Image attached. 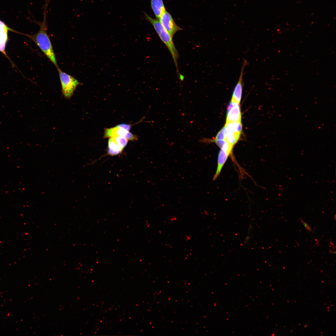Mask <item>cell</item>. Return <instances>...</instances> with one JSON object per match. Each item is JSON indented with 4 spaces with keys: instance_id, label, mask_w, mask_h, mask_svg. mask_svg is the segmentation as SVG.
Returning a JSON list of instances; mask_svg holds the SVG:
<instances>
[{
    "instance_id": "cell-1",
    "label": "cell",
    "mask_w": 336,
    "mask_h": 336,
    "mask_svg": "<svg viewBox=\"0 0 336 336\" xmlns=\"http://www.w3.org/2000/svg\"><path fill=\"white\" fill-rule=\"evenodd\" d=\"M50 0H45L43 5V18L42 21L36 22L40 26L39 30L33 35L24 34L32 40L53 63L57 68H59L50 40L47 32V9Z\"/></svg>"
},
{
    "instance_id": "cell-2",
    "label": "cell",
    "mask_w": 336,
    "mask_h": 336,
    "mask_svg": "<svg viewBox=\"0 0 336 336\" xmlns=\"http://www.w3.org/2000/svg\"><path fill=\"white\" fill-rule=\"evenodd\" d=\"M144 14L146 19L152 24L160 39L169 50L174 62L178 72L177 61L179 57V54L174 43L173 37L165 30L158 20L152 18L145 12H144Z\"/></svg>"
},
{
    "instance_id": "cell-3",
    "label": "cell",
    "mask_w": 336,
    "mask_h": 336,
    "mask_svg": "<svg viewBox=\"0 0 336 336\" xmlns=\"http://www.w3.org/2000/svg\"><path fill=\"white\" fill-rule=\"evenodd\" d=\"M57 69L59 74L62 94L65 98L69 99L73 94L80 82L72 76L63 71L59 68Z\"/></svg>"
},
{
    "instance_id": "cell-4",
    "label": "cell",
    "mask_w": 336,
    "mask_h": 336,
    "mask_svg": "<svg viewBox=\"0 0 336 336\" xmlns=\"http://www.w3.org/2000/svg\"><path fill=\"white\" fill-rule=\"evenodd\" d=\"M158 20L172 37L177 32L182 30L176 24L170 13L166 10L161 14Z\"/></svg>"
},
{
    "instance_id": "cell-5",
    "label": "cell",
    "mask_w": 336,
    "mask_h": 336,
    "mask_svg": "<svg viewBox=\"0 0 336 336\" xmlns=\"http://www.w3.org/2000/svg\"><path fill=\"white\" fill-rule=\"evenodd\" d=\"M237 122H241L239 104L231 101L227 108L226 123Z\"/></svg>"
},
{
    "instance_id": "cell-6",
    "label": "cell",
    "mask_w": 336,
    "mask_h": 336,
    "mask_svg": "<svg viewBox=\"0 0 336 336\" xmlns=\"http://www.w3.org/2000/svg\"><path fill=\"white\" fill-rule=\"evenodd\" d=\"M231 154L222 149H221L218 156L217 168L213 180H215L219 175L222 168ZM232 158V157H231Z\"/></svg>"
},
{
    "instance_id": "cell-7",
    "label": "cell",
    "mask_w": 336,
    "mask_h": 336,
    "mask_svg": "<svg viewBox=\"0 0 336 336\" xmlns=\"http://www.w3.org/2000/svg\"><path fill=\"white\" fill-rule=\"evenodd\" d=\"M151 5L156 18L159 20L160 17L166 10L162 0H151Z\"/></svg>"
},
{
    "instance_id": "cell-8",
    "label": "cell",
    "mask_w": 336,
    "mask_h": 336,
    "mask_svg": "<svg viewBox=\"0 0 336 336\" xmlns=\"http://www.w3.org/2000/svg\"><path fill=\"white\" fill-rule=\"evenodd\" d=\"M124 129L118 128L116 126L105 129V138H111L116 136H123L126 138L128 132Z\"/></svg>"
},
{
    "instance_id": "cell-9",
    "label": "cell",
    "mask_w": 336,
    "mask_h": 336,
    "mask_svg": "<svg viewBox=\"0 0 336 336\" xmlns=\"http://www.w3.org/2000/svg\"><path fill=\"white\" fill-rule=\"evenodd\" d=\"M13 31L10 28L0 27V52L7 57L5 52V48L8 40V31Z\"/></svg>"
},
{
    "instance_id": "cell-10",
    "label": "cell",
    "mask_w": 336,
    "mask_h": 336,
    "mask_svg": "<svg viewBox=\"0 0 336 336\" xmlns=\"http://www.w3.org/2000/svg\"><path fill=\"white\" fill-rule=\"evenodd\" d=\"M123 150L112 138H110L107 150L108 154L112 156L117 155L120 153Z\"/></svg>"
},
{
    "instance_id": "cell-11",
    "label": "cell",
    "mask_w": 336,
    "mask_h": 336,
    "mask_svg": "<svg viewBox=\"0 0 336 336\" xmlns=\"http://www.w3.org/2000/svg\"><path fill=\"white\" fill-rule=\"evenodd\" d=\"M225 126L227 131L240 133H241L242 126L241 122L226 123Z\"/></svg>"
},
{
    "instance_id": "cell-12",
    "label": "cell",
    "mask_w": 336,
    "mask_h": 336,
    "mask_svg": "<svg viewBox=\"0 0 336 336\" xmlns=\"http://www.w3.org/2000/svg\"><path fill=\"white\" fill-rule=\"evenodd\" d=\"M240 134L227 130L226 140L233 147L239 140Z\"/></svg>"
},
{
    "instance_id": "cell-13",
    "label": "cell",
    "mask_w": 336,
    "mask_h": 336,
    "mask_svg": "<svg viewBox=\"0 0 336 336\" xmlns=\"http://www.w3.org/2000/svg\"><path fill=\"white\" fill-rule=\"evenodd\" d=\"M111 138L119 146L123 149L127 144L128 140L125 137L116 136Z\"/></svg>"
},
{
    "instance_id": "cell-14",
    "label": "cell",
    "mask_w": 336,
    "mask_h": 336,
    "mask_svg": "<svg viewBox=\"0 0 336 336\" xmlns=\"http://www.w3.org/2000/svg\"><path fill=\"white\" fill-rule=\"evenodd\" d=\"M227 134V130L225 126L223 127L218 132L213 140H226Z\"/></svg>"
},
{
    "instance_id": "cell-15",
    "label": "cell",
    "mask_w": 336,
    "mask_h": 336,
    "mask_svg": "<svg viewBox=\"0 0 336 336\" xmlns=\"http://www.w3.org/2000/svg\"><path fill=\"white\" fill-rule=\"evenodd\" d=\"M117 127L120 128L124 129L128 131H129L130 130L131 126L127 124H121L116 126Z\"/></svg>"
},
{
    "instance_id": "cell-16",
    "label": "cell",
    "mask_w": 336,
    "mask_h": 336,
    "mask_svg": "<svg viewBox=\"0 0 336 336\" xmlns=\"http://www.w3.org/2000/svg\"><path fill=\"white\" fill-rule=\"evenodd\" d=\"M300 220L301 222L307 231H309L313 232V231L311 227L307 223L303 221L302 219L301 218Z\"/></svg>"
},
{
    "instance_id": "cell-17",
    "label": "cell",
    "mask_w": 336,
    "mask_h": 336,
    "mask_svg": "<svg viewBox=\"0 0 336 336\" xmlns=\"http://www.w3.org/2000/svg\"><path fill=\"white\" fill-rule=\"evenodd\" d=\"M252 226H250L249 227V229L248 231V234L246 236V238H245V242L247 243V242H248L249 240L250 239V233H251V232L252 231Z\"/></svg>"
},
{
    "instance_id": "cell-18",
    "label": "cell",
    "mask_w": 336,
    "mask_h": 336,
    "mask_svg": "<svg viewBox=\"0 0 336 336\" xmlns=\"http://www.w3.org/2000/svg\"><path fill=\"white\" fill-rule=\"evenodd\" d=\"M0 27L7 28L8 26L4 22L0 20Z\"/></svg>"
}]
</instances>
